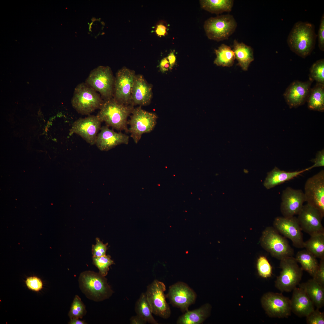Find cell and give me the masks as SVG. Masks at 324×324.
<instances>
[{
    "instance_id": "cell-1",
    "label": "cell",
    "mask_w": 324,
    "mask_h": 324,
    "mask_svg": "<svg viewBox=\"0 0 324 324\" xmlns=\"http://www.w3.org/2000/svg\"><path fill=\"white\" fill-rule=\"evenodd\" d=\"M316 37L313 24L299 21L295 24L291 30L287 43L292 52L304 58L314 49Z\"/></svg>"
},
{
    "instance_id": "cell-2",
    "label": "cell",
    "mask_w": 324,
    "mask_h": 324,
    "mask_svg": "<svg viewBox=\"0 0 324 324\" xmlns=\"http://www.w3.org/2000/svg\"><path fill=\"white\" fill-rule=\"evenodd\" d=\"M134 109L133 105L120 103L113 97L104 100L96 116L101 122H104L109 127L128 133V118Z\"/></svg>"
},
{
    "instance_id": "cell-3",
    "label": "cell",
    "mask_w": 324,
    "mask_h": 324,
    "mask_svg": "<svg viewBox=\"0 0 324 324\" xmlns=\"http://www.w3.org/2000/svg\"><path fill=\"white\" fill-rule=\"evenodd\" d=\"M79 282L80 290L86 297L95 301L108 299L113 293L106 278L99 272H84L80 275Z\"/></svg>"
},
{
    "instance_id": "cell-4",
    "label": "cell",
    "mask_w": 324,
    "mask_h": 324,
    "mask_svg": "<svg viewBox=\"0 0 324 324\" xmlns=\"http://www.w3.org/2000/svg\"><path fill=\"white\" fill-rule=\"evenodd\" d=\"M104 102L100 95L85 82L79 84L75 87L71 104L77 112L82 115H89L100 109Z\"/></svg>"
},
{
    "instance_id": "cell-5",
    "label": "cell",
    "mask_w": 324,
    "mask_h": 324,
    "mask_svg": "<svg viewBox=\"0 0 324 324\" xmlns=\"http://www.w3.org/2000/svg\"><path fill=\"white\" fill-rule=\"evenodd\" d=\"M280 261L281 270L277 277L275 286L282 292H290L299 284L303 270L293 256L284 258Z\"/></svg>"
},
{
    "instance_id": "cell-6",
    "label": "cell",
    "mask_w": 324,
    "mask_h": 324,
    "mask_svg": "<svg viewBox=\"0 0 324 324\" xmlns=\"http://www.w3.org/2000/svg\"><path fill=\"white\" fill-rule=\"evenodd\" d=\"M262 248L273 257L280 260L293 256V249L287 240L273 227H267L262 232L260 239Z\"/></svg>"
},
{
    "instance_id": "cell-7",
    "label": "cell",
    "mask_w": 324,
    "mask_h": 324,
    "mask_svg": "<svg viewBox=\"0 0 324 324\" xmlns=\"http://www.w3.org/2000/svg\"><path fill=\"white\" fill-rule=\"evenodd\" d=\"M237 26L233 16L227 14L208 18L205 22L204 28L209 39L219 41L228 39Z\"/></svg>"
},
{
    "instance_id": "cell-8",
    "label": "cell",
    "mask_w": 324,
    "mask_h": 324,
    "mask_svg": "<svg viewBox=\"0 0 324 324\" xmlns=\"http://www.w3.org/2000/svg\"><path fill=\"white\" fill-rule=\"evenodd\" d=\"M115 78L108 66H99L92 70L85 83L106 100L113 97Z\"/></svg>"
},
{
    "instance_id": "cell-9",
    "label": "cell",
    "mask_w": 324,
    "mask_h": 324,
    "mask_svg": "<svg viewBox=\"0 0 324 324\" xmlns=\"http://www.w3.org/2000/svg\"><path fill=\"white\" fill-rule=\"evenodd\" d=\"M131 114L128 121L130 126L128 132L137 144L143 134L150 133L154 129L158 117L155 113L146 111L140 106L134 108Z\"/></svg>"
},
{
    "instance_id": "cell-10",
    "label": "cell",
    "mask_w": 324,
    "mask_h": 324,
    "mask_svg": "<svg viewBox=\"0 0 324 324\" xmlns=\"http://www.w3.org/2000/svg\"><path fill=\"white\" fill-rule=\"evenodd\" d=\"M166 290L164 283L155 279L147 286L145 292L153 314L165 319L169 318L171 314L164 293Z\"/></svg>"
},
{
    "instance_id": "cell-11",
    "label": "cell",
    "mask_w": 324,
    "mask_h": 324,
    "mask_svg": "<svg viewBox=\"0 0 324 324\" xmlns=\"http://www.w3.org/2000/svg\"><path fill=\"white\" fill-rule=\"evenodd\" d=\"M305 202L324 217V170L309 178L304 185Z\"/></svg>"
},
{
    "instance_id": "cell-12",
    "label": "cell",
    "mask_w": 324,
    "mask_h": 324,
    "mask_svg": "<svg viewBox=\"0 0 324 324\" xmlns=\"http://www.w3.org/2000/svg\"><path fill=\"white\" fill-rule=\"evenodd\" d=\"M261 303L269 317L283 318H287L291 315L290 299L281 293L266 292L262 297Z\"/></svg>"
},
{
    "instance_id": "cell-13",
    "label": "cell",
    "mask_w": 324,
    "mask_h": 324,
    "mask_svg": "<svg viewBox=\"0 0 324 324\" xmlns=\"http://www.w3.org/2000/svg\"><path fill=\"white\" fill-rule=\"evenodd\" d=\"M135 76L134 71L125 67L118 70L115 78L113 96L116 100L125 105H133L131 94Z\"/></svg>"
},
{
    "instance_id": "cell-14",
    "label": "cell",
    "mask_w": 324,
    "mask_h": 324,
    "mask_svg": "<svg viewBox=\"0 0 324 324\" xmlns=\"http://www.w3.org/2000/svg\"><path fill=\"white\" fill-rule=\"evenodd\" d=\"M166 296L172 305L184 313L188 310L189 306L194 303L197 296L195 291L187 284L179 281L169 286Z\"/></svg>"
},
{
    "instance_id": "cell-15",
    "label": "cell",
    "mask_w": 324,
    "mask_h": 324,
    "mask_svg": "<svg viewBox=\"0 0 324 324\" xmlns=\"http://www.w3.org/2000/svg\"><path fill=\"white\" fill-rule=\"evenodd\" d=\"M273 226L280 234L290 240L295 247L304 248L302 230L297 218L295 216L289 218L277 217L274 220Z\"/></svg>"
},
{
    "instance_id": "cell-16",
    "label": "cell",
    "mask_w": 324,
    "mask_h": 324,
    "mask_svg": "<svg viewBox=\"0 0 324 324\" xmlns=\"http://www.w3.org/2000/svg\"><path fill=\"white\" fill-rule=\"evenodd\" d=\"M101 123L97 116L89 115L85 118H80L73 123L69 135L77 134L93 145L95 144L98 132L101 127Z\"/></svg>"
},
{
    "instance_id": "cell-17",
    "label": "cell",
    "mask_w": 324,
    "mask_h": 324,
    "mask_svg": "<svg viewBox=\"0 0 324 324\" xmlns=\"http://www.w3.org/2000/svg\"><path fill=\"white\" fill-rule=\"evenodd\" d=\"M298 215L297 219L302 231L310 236L324 233L322 223L323 217L317 209L307 203L303 205Z\"/></svg>"
},
{
    "instance_id": "cell-18",
    "label": "cell",
    "mask_w": 324,
    "mask_h": 324,
    "mask_svg": "<svg viewBox=\"0 0 324 324\" xmlns=\"http://www.w3.org/2000/svg\"><path fill=\"white\" fill-rule=\"evenodd\" d=\"M280 211L283 216L291 217L298 215L305 202L304 192L301 189L286 187L282 191Z\"/></svg>"
},
{
    "instance_id": "cell-19",
    "label": "cell",
    "mask_w": 324,
    "mask_h": 324,
    "mask_svg": "<svg viewBox=\"0 0 324 324\" xmlns=\"http://www.w3.org/2000/svg\"><path fill=\"white\" fill-rule=\"evenodd\" d=\"M313 81L302 82L295 80L286 88L283 95L290 107H296L304 104L311 89Z\"/></svg>"
},
{
    "instance_id": "cell-20",
    "label": "cell",
    "mask_w": 324,
    "mask_h": 324,
    "mask_svg": "<svg viewBox=\"0 0 324 324\" xmlns=\"http://www.w3.org/2000/svg\"><path fill=\"white\" fill-rule=\"evenodd\" d=\"M109 127L106 125L102 126L98 135L95 144L100 150L107 151L121 144L128 143V136L116 132Z\"/></svg>"
},
{
    "instance_id": "cell-21",
    "label": "cell",
    "mask_w": 324,
    "mask_h": 324,
    "mask_svg": "<svg viewBox=\"0 0 324 324\" xmlns=\"http://www.w3.org/2000/svg\"><path fill=\"white\" fill-rule=\"evenodd\" d=\"M152 87L140 74L136 75L132 89V105L140 106L148 105L152 97Z\"/></svg>"
},
{
    "instance_id": "cell-22",
    "label": "cell",
    "mask_w": 324,
    "mask_h": 324,
    "mask_svg": "<svg viewBox=\"0 0 324 324\" xmlns=\"http://www.w3.org/2000/svg\"><path fill=\"white\" fill-rule=\"evenodd\" d=\"M290 301L291 311L299 317H306L314 309L313 303L300 287H296L293 290Z\"/></svg>"
},
{
    "instance_id": "cell-23",
    "label": "cell",
    "mask_w": 324,
    "mask_h": 324,
    "mask_svg": "<svg viewBox=\"0 0 324 324\" xmlns=\"http://www.w3.org/2000/svg\"><path fill=\"white\" fill-rule=\"evenodd\" d=\"M309 170V168H308L299 171L286 172L275 167L267 173L263 184L266 189H269L290 180Z\"/></svg>"
},
{
    "instance_id": "cell-24",
    "label": "cell",
    "mask_w": 324,
    "mask_h": 324,
    "mask_svg": "<svg viewBox=\"0 0 324 324\" xmlns=\"http://www.w3.org/2000/svg\"><path fill=\"white\" fill-rule=\"evenodd\" d=\"M212 306L206 303L200 308L191 310H188L178 318L177 324H201L210 315Z\"/></svg>"
},
{
    "instance_id": "cell-25",
    "label": "cell",
    "mask_w": 324,
    "mask_h": 324,
    "mask_svg": "<svg viewBox=\"0 0 324 324\" xmlns=\"http://www.w3.org/2000/svg\"><path fill=\"white\" fill-rule=\"evenodd\" d=\"M233 51L237 65L244 70H248L250 63L254 60V51L252 47L243 42L240 43L235 39L233 42Z\"/></svg>"
},
{
    "instance_id": "cell-26",
    "label": "cell",
    "mask_w": 324,
    "mask_h": 324,
    "mask_svg": "<svg viewBox=\"0 0 324 324\" xmlns=\"http://www.w3.org/2000/svg\"><path fill=\"white\" fill-rule=\"evenodd\" d=\"M299 287L303 289L316 308L319 309L324 304V286L313 278L299 284Z\"/></svg>"
},
{
    "instance_id": "cell-27",
    "label": "cell",
    "mask_w": 324,
    "mask_h": 324,
    "mask_svg": "<svg viewBox=\"0 0 324 324\" xmlns=\"http://www.w3.org/2000/svg\"><path fill=\"white\" fill-rule=\"evenodd\" d=\"M295 258L301 264L303 270L306 271L313 278L319 266L316 258L305 249L298 251Z\"/></svg>"
},
{
    "instance_id": "cell-28",
    "label": "cell",
    "mask_w": 324,
    "mask_h": 324,
    "mask_svg": "<svg viewBox=\"0 0 324 324\" xmlns=\"http://www.w3.org/2000/svg\"><path fill=\"white\" fill-rule=\"evenodd\" d=\"M308 108L320 112L324 110V84L317 83L311 88L307 98Z\"/></svg>"
},
{
    "instance_id": "cell-29",
    "label": "cell",
    "mask_w": 324,
    "mask_h": 324,
    "mask_svg": "<svg viewBox=\"0 0 324 324\" xmlns=\"http://www.w3.org/2000/svg\"><path fill=\"white\" fill-rule=\"evenodd\" d=\"M201 8L211 13L219 14L231 11L234 1L232 0H201Z\"/></svg>"
},
{
    "instance_id": "cell-30",
    "label": "cell",
    "mask_w": 324,
    "mask_h": 324,
    "mask_svg": "<svg viewBox=\"0 0 324 324\" xmlns=\"http://www.w3.org/2000/svg\"><path fill=\"white\" fill-rule=\"evenodd\" d=\"M216 57L214 63L219 66L230 67L233 64L235 59L234 52L230 47L222 44L214 50Z\"/></svg>"
},
{
    "instance_id": "cell-31",
    "label": "cell",
    "mask_w": 324,
    "mask_h": 324,
    "mask_svg": "<svg viewBox=\"0 0 324 324\" xmlns=\"http://www.w3.org/2000/svg\"><path fill=\"white\" fill-rule=\"evenodd\" d=\"M304 242V248L316 258L324 259V233L310 236Z\"/></svg>"
},
{
    "instance_id": "cell-32",
    "label": "cell",
    "mask_w": 324,
    "mask_h": 324,
    "mask_svg": "<svg viewBox=\"0 0 324 324\" xmlns=\"http://www.w3.org/2000/svg\"><path fill=\"white\" fill-rule=\"evenodd\" d=\"M135 310L137 315L142 317L147 322L152 324H158L152 316V309L145 293H142L136 302Z\"/></svg>"
},
{
    "instance_id": "cell-33",
    "label": "cell",
    "mask_w": 324,
    "mask_h": 324,
    "mask_svg": "<svg viewBox=\"0 0 324 324\" xmlns=\"http://www.w3.org/2000/svg\"><path fill=\"white\" fill-rule=\"evenodd\" d=\"M309 79L324 84V59H319L313 64L310 69Z\"/></svg>"
},
{
    "instance_id": "cell-34",
    "label": "cell",
    "mask_w": 324,
    "mask_h": 324,
    "mask_svg": "<svg viewBox=\"0 0 324 324\" xmlns=\"http://www.w3.org/2000/svg\"><path fill=\"white\" fill-rule=\"evenodd\" d=\"M86 313L85 305L80 297L76 295L74 298L69 312V317L70 319L82 318Z\"/></svg>"
},
{
    "instance_id": "cell-35",
    "label": "cell",
    "mask_w": 324,
    "mask_h": 324,
    "mask_svg": "<svg viewBox=\"0 0 324 324\" xmlns=\"http://www.w3.org/2000/svg\"><path fill=\"white\" fill-rule=\"evenodd\" d=\"M93 263L99 269V273L103 276L105 277L109 270V267L115 264L109 255L100 257H92Z\"/></svg>"
},
{
    "instance_id": "cell-36",
    "label": "cell",
    "mask_w": 324,
    "mask_h": 324,
    "mask_svg": "<svg viewBox=\"0 0 324 324\" xmlns=\"http://www.w3.org/2000/svg\"><path fill=\"white\" fill-rule=\"evenodd\" d=\"M256 267L258 274L260 277L267 278L271 276L272 267L265 256H260L258 258Z\"/></svg>"
},
{
    "instance_id": "cell-37",
    "label": "cell",
    "mask_w": 324,
    "mask_h": 324,
    "mask_svg": "<svg viewBox=\"0 0 324 324\" xmlns=\"http://www.w3.org/2000/svg\"><path fill=\"white\" fill-rule=\"evenodd\" d=\"M306 317L308 324H324V312H320L318 309H314Z\"/></svg>"
},
{
    "instance_id": "cell-38",
    "label": "cell",
    "mask_w": 324,
    "mask_h": 324,
    "mask_svg": "<svg viewBox=\"0 0 324 324\" xmlns=\"http://www.w3.org/2000/svg\"><path fill=\"white\" fill-rule=\"evenodd\" d=\"M96 243L92 245V257H100L106 255V251L108 248L107 244H104L98 238H96Z\"/></svg>"
},
{
    "instance_id": "cell-39",
    "label": "cell",
    "mask_w": 324,
    "mask_h": 324,
    "mask_svg": "<svg viewBox=\"0 0 324 324\" xmlns=\"http://www.w3.org/2000/svg\"><path fill=\"white\" fill-rule=\"evenodd\" d=\"M26 284L28 289L35 291H39L43 287L41 280L35 276L28 278L26 281Z\"/></svg>"
},
{
    "instance_id": "cell-40",
    "label": "cell",
    "mask_w": 324,
    "mask_h": 324,
    "mask_svg": "<svg viewBox=\"0 0 324 324\" xmlns=\"http://www.w3.org/2000/svg\"><path fill=\"white\" fill-rule=\"evenodd\" d=\"M313 278L324 286V259H320L318 268Z\"/></svg>"
},
{
    "instance_id": "cell-41",
    "label": "cell",
    "mask_w": 324,
    "mask_h": 324,
    "mask_svg": "<svg viewBox=\"0 0 324 324\" xmlns=\"http://www.w3.org/2000/svg\"><path fill=\"white\" fill-rule=\"evenodd\" d=\"M318 46L322 51H324V15L323 14L320 20L317 34Z\"/></svg>"
},
{
    "instance_id": "cell-42",
    "label": "cell",
    "mask_w": 324,
    "mask_h": 324,
    "mask_svg": "<svg viewBox=\"0 0 324 324\" xmlns=\"http://www.w3.org/2000/svg\"><path fill=\"white\" fill-rule=\"evenodd\" d=\"M311 161L314 164L312 166L308 167L309 170L315 167L324 166V150L318 152L316 154L315 158L314 159H312Z\"/></svg>"
},
{
    "instance_id": "cell-43",
    "label": "cell",
    "mask_w": 324,
    "mask_h": 324,
    "mask_svg": "<svg viewBox=\"0 0 324 324\" xmlns=\"http://www.w3.org/2000/svg\"><path fill=\"white\" fill-rule=\"evenodd\" d=\"M155 31L156 34L158 36H164L167 34V25L164 20H160L156 24Z\"/></svg>"
},
{
    "instance_id": "cell-44",
    "label": "cell",
    "mask_w": 324,
    "mask_h": 324,
    "mask_svg": "<svg viewBox=\"0 0 324 324\" xmlns=\"http://www.w3.org/2000/svg\"><path fill=\"white\" fill-rule=\"evenodd\" d=\"M159 68L160 71L163 73L168 71L170 69V64L167 57L164 58L161 60Z\"/></svg>"
},
{
    "instance_id": "cell-45",
    "label": "cell",
    "mask_w": 324,
    "mask_h": 324,
    "mask_svg": "<svg viewBox=\"0 0 324 324\" xmlns=\"http://www.w3.org/2000/svg\"><path fill=\"white\" fill-rule=\"evenodd\" d=\"M130 322L131 324H145L147 322L142 317L136 314L130 318Z\"/></svg>"
},
{
    "instance_id": "cell-46",
    "label": "cell",
    "mask_w": 324,
    "mask_h": 324,
    "mask_svg": "<svg viewBox=\"0 0 324 324\" xmlns=\"http://www.w3.org/2000/svg\"><path fill=\"white\" fill-rule=\"evenodd\" d=\"M167 58L170 64V69L171 70L172 69L176 62V57L174 52L173 51H171L169 54Z\"/></svg>"
},
{
    "instance_id": "cell-47",
    "label": "cell",
    "mask_w": 324,
    "mask_h": 324,
    "mask_svg": "<svg viewBox=\"0 0 324 324\" xmlns=\"http://www.w3.org/2000/svg\"><path fill=\"white\" fill-rule=\"evenodd\" d=\"M69 324H86V322L83 321H82L79 320L77 319H71L70 320L69 322Z\"/></svg>"
}]
</instances>
